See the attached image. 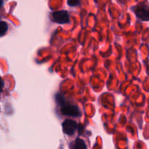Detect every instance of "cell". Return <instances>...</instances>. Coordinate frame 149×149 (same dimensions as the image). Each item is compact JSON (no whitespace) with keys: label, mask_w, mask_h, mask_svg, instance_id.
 <instances>
[{"label":"cell","mask_w":149,"mask_h":149,"mask_svg":"<svg viewBox=\"0 0 149 149\" xmlns=\"http://www.w3.org/2000/svg\"><path fill=\"white\" fill-rule=\"evenodd\" d=\"M135 13L137 17L141 20L147 21L149 20V7L145 4H141L137 6Z\"/></svg>","instance_id":"6da1fadb"},{"label":"cell","mask_w":149,"mask_h":149,"mask_svg":"<svg viewBox=\"0 0 149 149\" xmlns=\"http://www.w3.org/2000/svg\"><path fill=\"white\" fill-rule=\"evenodd\" d=\"M61 111L63 114L65 115V116L77 117L80 114V111L79 110L78 107L74 106V105H63L61 109Z\"/></svg>","instance_id":"7a4b0ae2"},{"label":"cell","mask_w":149,"mask_h":149,"mask_svg":"<svg viewBox=\"0 0 149 149\" xmlns=\"http://www.w3.org/2000/svg\"><path fill=\"white\" fill-rule=\"evenodd\" d=\"M52 19L56 23L63 24V23H67L69 21V15L68 13L65 10H61V11L54 12L52 13Z\"/></svg>","instance_id":"3957f363"},{"label":"cell","mask_w":149,"mask_h":149,"mask_svg":"<svg viewBox=\"0 0 149 149\" xmlns=\"http://www.w3.org/2000/svg\"><path fill=\"white\" fill-rule=\"evenodd\" d=\"M77 123L71 119H66L63 123V130L66 135H72L77 129Z\"/></svg>","instance_id":"277c9868"},{"label":"cell","mask_w":149,"mask_h":149,"mask_svg":"<svg viewBox=\"0 0 149 149\" xmlns=\"http://www.w3.org/2000/svg\"><path fill=\"white\" fill-rule=\"evenodd\" d=\"M74 149H87V147L83 140L77 138L74 143Z\"/></svg>","instance_id":"5b68a950"},{"label":"cell","mask_w":149,"mask_h":149,"mask_svg":"<svg viewBox=\"0 0 149 149\" xmlns=\"http://www.w3.org/2000/svg\"><path fill=\"white\" fill-rule=\"evenodd\" d=\"M8 29V25L6 22L1 21L0 22V36H3L6 33Z\"/></svg>","instance_id":"8992f818"},{"label":"cell","mask_w":149,"mask_h":149,"mask_svg":"<svg viewBox=\"0 0 149 149\" xmlns=\"http://www.w3.org/2000/svg\"><path fill=\"white\" fill-rule=\"evenodd\" d=\"M56 101L58 102V104L61 105V106L65 104V99L61 95H56Z\"/></svg>","instance_id":"52a82bcc"},{"label":"cell","mask_w":149,"mask_h":149,"mask_svg":"<svg viewBox=\"0 0 149 149\" xmlns=\"http://www.w3.org/2000/svg\"><path fill=\"white\" fill-rule=\"evenodd\" d=\"M79 2V0H68V4L71 7L77 6Z\"/></svg>","instance_id":"ba28073f"},{"label":"cell","mask_w":149,"mask_h":149,"mask_svg":"<svg viewBox=\"0 0 149 149\" xmlns=\"http://www.w3.org/2000/svg\"><path fill=\"white\" fill-rule=\"evenodd\" d=\"M3 87H4V82H3V80L0 77V94H1V91H2Z\"/></svg>","instance_id":"9c48e42d"},{"label":"cell","mask_w":149,"mask_h":149,"mask_svg":"<svg viewBox=\"0 0 149 149\" xmlns=\"http://www.w3.org/2000/svg\"><path fill=\"white\" fill-rule=\"evenodd\" d=\"M2 4H3V0H0V8L2 7Z\"/></svg>","instance_id":"30bf717a"}]
</instances>
